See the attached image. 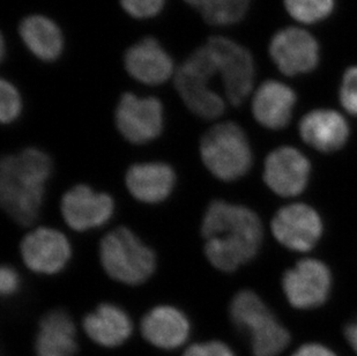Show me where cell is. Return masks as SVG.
<instances>
[{"instance_id": "cell-31", "label": "cell", "mask_w": 357, "mask_h": 356, "mask_svg": "<svg viewBox=\"0 0 357 356\" xmlns=\"http://www.w3.org/2000/svg\"><path fill=\"white\" fill-rule=\"evenodd\" d=\"M344 336H346L348 343H351V346L353 347V350H354L357 354V318L346 326V329H344Z\"/></svg>"}, {"instance_id": "cell-23", "label": "cell", "mask_w": 357, "mask_h": 356, "mask_svg": "<svg viewBox=\"0 0 357 356\" xmlns=\"http://www.w3.org/2000/svg\"><path fill=\"white\" fill-rule=\"evenodd\" d=\"M251 0H211L200 12L207 24L227 27L238 24L249 12Z\"/></svg>"}, {"instance_id": "cell-21", "label": "cell", "mask_w": 357, "mask_h": 356, "mask_svg": "<svg viewBox=\"0 0 357 356\" xmlns=\"http://www.w3.org/2000/svg\"><path fill=\"white\" fill-rule=\"evenodd\" d=\"M82 327L91 341L108 348L123 345L133 331L130 316L114 303H102L86 315Z\"/></svg>"}, {"instance_id": "cell-26", "label": "cell", "mask_w": 357, "mask_h": 356, "mask_svg": "<svg viewBox=\"0 0 357 356\" xmlns=\"http://www.w3.org/2000/svg\"><path fill=\"white\" fill-rule=\"evenodd\" d=\"M125 13L137 20H149L158 17L167 0H119Z\"/></svg>"}, {"instance_id": "cell-33", "label": "cell", "mask_w": 357, "mask_h": 356, "mask_svg": "<svg viewBox=\"0 0 357 356\" xmlns=\"http://www.w3.org/2000/svg\"><path fill=\"white\" fill-rule=\"evenodd\" d=\"M5 54H6V47H5V38L1 37V58H5Z\"/></svg>"}, {"instance_id": "cell-20", "label": "cell", "mask_w": 357, "mask_h": 356, "mask_svg": "<svg viewBox=\"0 0 357 356\" xmlns=\"http://www.w3.org/2000/svg\"><path fill=\"white\" fill-rule=\"evenodd\" d=\"M21 40L35 58L52 63L64 52L65 37L61 27L43 14H31L19 24Z\"/></svg>"}, {"instance_id": "cell-24", "label": "cell", "mask_w": 357, "mask_h": 356, "mask_svg": "<svg viewBox=\"0 0 357 356\" xmlns=\"http://www.w3.org/2000/svg\"><path fill=\"white\" fill-rule=\"evenodd\" d=\"M290 17L301 24H318L331 17L337 0H283Z\"/></svg>"}, {"instance_id": "cell-9", "label": "cell", "mask_w": 357, "mask_h": 356, "mask_svg": "<svg viewBox=\"0 0 357 356\" xmlns=\"http://www.w3.org/2000/svg\"><path fill=\"white\" fill-rule=\"evenodd\" d=\"M332 281V273L325 262L314 258L302 259L284 273L283 292L294 308L314 309L326 302Z\"/></svg>"}, {"instance_id": "cell-16", "label": "cell", "mask_w": 357, "mask_h": 356, "mask_svg": "<svg viewBox=\"0 0 357 356\" xmlns=\"http://www.w3.org/2000/svg\"><path fill=\"white\" fill-rule=\"evenodd\" d=\"M125 185L135 200L155 205L172 195L176 185V172L165 162L135 163L125 174Z\"/></svg>"}, {"instance_id": "cell-10", "label": "cell", "mask_w": 357, "mask_h": 356, "mask_svg": "<svg viewBox=\"0 0 357 356\" xmlns=\"http://www.w3.org/2000/svg\"><path fill=\"white\" fill-rule=\"evenodd\" d=\"M268 54L279 71L295 77L318 68L320 45L316 37L296 27L283 28L271 40Z\"/></svg>"}, {"instance_id": "cell-1", "label": "cell", "mask_w": 357, "mask_h": 356, "mask_svg": "<svg viewBox=\"0 0 357 356\" xmlns=\"http://www.w3.org/2000/svg\"><path fill=\"white\" fill-rule=\"evenodd\" d=\"M202 236L211 265L221 272H235L258 255L263 243V223L249 207L214 200L202 218Z\"/></svg>"}, {"instance_id": "cell-4", "label": "cell", "mask_w": 357, "mask_h": 356, "mask_svg": "<svg viewBox=\"0 0 357 356\" xmlns=\"http://www.w3.org/2000/svg\"><path fill=\"white\" fill-rule=\"evenodd\" d=\"M98 255L105 272L124 285H142L155 272V253L126 227L114 229L101 239Z\"/></svg>"}, {"instance_id": "cell-12", "label": "cell", "mask_w": 357, "mask_h": 356, "mask_svg": "<svg viewBox=\"0 0 357 356\" xmlns=\"http://www.w3.org/2000/svg\"><path fill=\"white\" fill-rule=\"evenodd\" d=\"M61 216L75 232L100 228L115 213V202L105 192L95 191L86 184L75 185L65 192L61 200Z\"/></svg>"}, {"instance_id": "cell-22", "label": "cell", "mask_w": 357, "mask_h": 356, "mask_svg": "<svg viewBox=\"0 0 357 356\" xmlns=\"http://www.w3.org/2000/svg\"><path fill=\"white\" fill-rule=\"evenodd\" d=\"M77 350V329L72 317L63 309L44 315L35 339L36 356H75Z\"/></svg>"}, {"instance_id": "cell-25", "label": "cell", "mask_w": 357, "mask_h": 356, "mask_svg": "<svg viewBox=\"0 0 357 356\" xmlns=\"http://www.w3.org/2000/svg\"><path fill=\"white\" fill-rule=\"evenodd\" d=\"M22 98L15 84L6 79L0 81V121L3 124H12L22 112Z\"/></svg>"}, {"instance_id": "cell-11", "label": "cell", "mask_w": 357, "mask_h": 356, "mask_svg": "<svg viewBox=\"0 0 357 356\" xmlns=\"http://www.w3.org/2000/svg\"><path fill=\"white\" fill-rule=\"evenodd\" d=\"M20 255L31 272L54 276L71 260L72 246L68 237L57 229L38 227L21 239Z\"/></svg>"}, {"instance_id": "cell-17", "label": "cell", "mask_w": 357, "mask_h": 356, "mask_svg": "<svg viewBox=\"0 0 357 356\" xmlns=\"http://www.w3.org/2000/svg\"><path fill=\"white\" fill-rule=\"evenodd\" d=\"M298 130L304 142L321 153L339 151L351 133L346 118L332 109H316L307 112L301 119Z\"/></svg>"}, {"instance_id": "cell-2", "label": "cell", "mask_w": 357, "mask_h": 356, "mask_svg": "<svg viewBox=\"0 0 357 356\" xmlns=\"http://www.w3.org/2000/svg\"><path fill=\"white\" fill-rule=\"evenodd\" d=\"M52 174L50 156L38 147H27L0 162V202L15 223L31 225L43 206L47 183Z\"/></svg>"}, {"instance_id": "cell-3", "label": "cell", "mask_w": 357, "mask_h": 356, "mask_svg": "<svg viewBox=\"0 0 357 356\" xmlns=\"http://www.w3.org/2000/svg\"><path fill=\"white\" fill-rule=\"evenodd\" d=\"M199 153L206 169L222 181H234L250 172L253 154L245 131L234 121L214 125L202 135Z\"/></svg>"}, {"instance_id": "cell-15", "label": "cell", "mask_w": 357, "mask_h": 356, "mask_svg": "<svg viewBox=\"0 0 357 356\" xmlns=\"http://www.w3.org/2000/svg\"><path fill=\"white\" fill-rule=\"evenodd\" d=\"M124 66L130 77L146 86L163 84L177 71L170 54L154 37H145L128 47Z\"/></svg>"}, {"instance_id": "cell-28", "label": "cell", "mask_w": 357, "mask_h": 356, "mask_svg": "<svg viewBox=\"0 0 357 356\" xmlns=\"http://www.w3.org/2000/svg\"><path fill=\"white\" fill-rule=\"evenodd\" d=\"M183 356H235V354L226 343L212 340L195 343L184 352Z\"/></svg>"}, {"instance_id": "cell-8", "label": "cell", "mask_w": 357, "mask_h": 356, "mask_svg": "<svg viewBox=\"0 0 357 356\" xmlns=\"http://www.w3.org/2000/svg\"><path fill=\"white\" fill-rule=\"evenodd\" d=\"M115 123L125 140L135 144H149L163 131L165 109L158 98L125 93L116 107Z\"/></svg>"}, {"instance_id": "cell-13", "label": "cell", "mask_w": 357, "mask_h": 356, "mask_svg": "<svg viewBox=\"0 0 357 356\" xmlns=\"http://www.w3.org/2000/svg\"><path fill=\"white\" fill-rule=\"evenodd\" d=\"M272 232L280 244L298 252L314 249L323 235V221L317 211L302 202L278 211L272 220Z\"/></svg>"}, {"instance_id": "cell-29", "label": "cell", "mask_w": 357, "mask_h": 356, "mask_svg": "<svg viewBox=\"0 0 357 356\" xmlns=\"http://www.w3.org/2000/svg\"><path fill=\"white\" fill-rule=\"evenodd\" d=\"M20 276L10 265H3L0 269V292L3 296H12L20 289Z\"/></svg>"}, {"instance_id": "cell-19", "label": "cell", "mask_w": 357, "mask_h": 356, "mask_svg": "<svg viewBox=\"0 0 357 356\" xmlns=\"http://www.w3.org/2000/svg\"><path fill=\"white\" fill-rule=\"evenodd\" d=\"M191 325L185 313L172 306H158L142 320V336L161 350L178 348L189 339Z\"/></svg>"}, {"instance_id": "cell-5", "label": "cell", "mask_w": 357, "mask_h": 356, "mask_svg": "<svg viewBox=\"0 0 357 356\" xmlns=\"http://www.w3.org/2000/svg\"><path fill=\"white\" fill-rule=\"evenodd\" d=\"M216 75L219 73L215 61L204 44L186 58L174 77L176 91L186 107L207 121L218 119L226 110L225 98L213 88Z\"/></svg>"}, {"instance_id": "cell-14", "label": "cell", "mask_w": 357, "mask_h": 356, "mask_svg": "<svg viewBox=\"0 0 357 356\" xmlns=\"http://www.w3.org/2000/svg\"><path fill=\"white\" fill-rule=\"evenodd\" d=\"M311 163L305 155L291 146H282L267 155L264 181L281 197H296L310 181Z\"/></svg>"}, {"instance_id": "cell-6", "label": "cell", "mask_w": 357, "mask_h": 356, "mask_svg": "<svg viewBox=\"0 0 357 356\" xmlns=\"http://www.w3.org/2000/svg\"><path fill=\"white\" fill-rule=\"evenodd\" d=\"M230 318L248 333L255 356H278L288 346L289 332L258 294L244 289L230 303Z\"/></svg>"}, {"instance_id": "cell-18", "label": "cell", "mask_w": 357, "mask_h": 356, "mask_svg": "<svg viewBox=\"0 0 357 356\" xmlns=\"http://www.w3.org/2000/svg\"><path fill=\"white\" fill-rule=\"evenodd\" d=\"M296 102V93L290 86L278 80L265 81L253 95V117L264 128L281 130L289 124Z\"/></svg>"}, {"instance_id": "cell-27", "label": "cell", "mask_w": 357, "mask_h": 356, "mask_svg": "<svg viewBox=\"0 0 357 356\" xmlns=\"http://www.w3.org/2000/svg\"><path fill=\"white\" fill-rule=\"evenodd\" d=\"M339 100L344 110L357 116V66L344 72L339 89Z\"/></svg>"}, {"instance_id": "cell-30", "label": "cell", "mask_w": 357, "mask_h": 356, "mask_svg": "<svg viewBox=\"0 0 357 356\" xmlns=\"http://www.w3.org/2000/svg\"><path fill=\"white\" fill-rule=\"evenodd\" d=\"M293 356H337L335 354L327 348V347L319 345V343H307L300 347L298 350L294 353Z\"/></svg>"}, {"instance_id": "cell-7", "label": "cell", "mask_w": 357, "mask_h": 356, "mask_svg": "<svg viewBox=\"0 0 357 356\" xmlns=\"http://www.w3.org/2000/svg\"><path fill=\"white\" fill-rule=\"evenodd\" d=\"M206 45L215 61L227 101L239 107L252 93L256 64L250 50L225 36L209 37Z\"/></svg>"}, {"instance_id": "cell-32", "label": "cell", "mask_w": 357, "mask_h": 356, "mask_svg": "<svg viewBox=\"0 0 357 356\" xmlns=\"http://www.w3.org/2000/svg\"><path fill=\"white\" fill-rule=\"evenodd\" d=\"M189 6L196 8L199 12H202L207 5H208L211 0H184Z\"/></svg>"}]
</instances>
